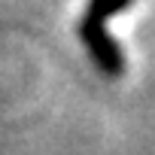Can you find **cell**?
I'll use <instances>...</instances> for the list:
<instances>
[{
  "instance_id": "cell-1",
  "label": "cell",
  "mask_w": 155,
  "mask_h": 155,
  "mask_svg": "<svg viewBox=\"0 0 155 155\" xmlns=\"http://www.w3.org/2000/svg\"><path fill=\"white\" fill-rule=\"evenodd\" d=\"M134 0H88L85 15L79 21V40L85 43L91 61L97 64L101 73H107L110 79H119L125 73V55L116 46V40L107 34V18L116 12H125Z\"/></svg>"
}]
</instances>
